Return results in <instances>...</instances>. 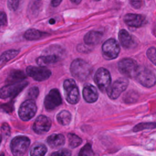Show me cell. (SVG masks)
I'll return each instance as SVG.
<instances>
[{
	"instance_id": "cell-1",
	"label": "cell",
	"mask_w": 156,
	"mask_h": 156,
	"mask_svg": "<svg viewBox=\"0 0 156 156\" xmlns=\"http://www.w3.org/2000/svg\"><path fill=\"white\" fill-rule=\"evenodd\" d=\"M70 71L73 77L79 80L83 81L90 76L91 73V67L85 60L77 58L71 63Z\"/></svg>"
},
{
	"instance_id": "cell-2",
	"label": "cell",
	"mask_w": 156,
	"mask_h": 156,
	"mask_svg": "<svg viewBox=\"0 0 156 156\" xmlns=\"http://www.w3.org/2000/svg\"><path fill=\"white\" fill-rule=\"evenodd\" d=\"M30 141L25 136H17L10 143L11 151L14 156H23L27 151Z\"/></svg>"
},
{
	"instance_id": "cell-3",
	"label": "cell",
	"mask_w": 156,
	"mask_h": 156,
	"mask_svg": "<svg viewBox=\"0 0 156 156\" xmlns=\"http://www.w3.org/2000/svg\"><path fill=\"white\" fill-rule=\"evenodd\" d=\"M65 96L68 102L71 104H77L80 99L78 87L75 81L72 79H68L63 82Z\"/></svg>"
},
{
	"instance_id": "cell-4",
	"label": "cell",
	"mask_w": 156,
	"mask_h": 156,
	"mask_svg": "<svg viewBox=\"0 0 156 156\" xmlns=\"http://www.w3.org/2000/svg\"><path fill=\"white\" fill-rule=\"evenodd\" d=\"M118 68L119 71L124 76L130 78H135L139 66L133 59L125 58L121 59L118 62Z\"/></svg>"
},
{
	"instance_id": "cell-5",
	"label": "cell",
	"mask_w": 156,
	"mask_h": 156,
	"mask_svg": "<svg viewBox=\"0 0 156 156\" xmlns=\"http://www.w3.org/2000/svg\"><path fill=\"white\" fill-rule=\"evenodd\" d=\"M135 79L143 86L150 88L156 83V77L154 73L144 67H140L136 74Z\"/></svg>"
},
{
	"instance_id": "cell-6",
	"label": "cell",
	"mask_w": 156,
	"mask_h": 156,
	"mask_svg": "<svg viewBox=\"0 0 156 156\" xmlns=\"http://www.w3.org/2000/svg\"><path fill=\"white\" fill-rule=\"evenodd\" d=\"M94 82L102 92L107 91L111 84V76L109 71L104 68H99L94 77Z\"/></svg>"
},
{
	"instance_id": "cell-7",
	"label": "cell",
	"mask_w": 156,
	"mask_h": 156,
	"mask_svg": "<svg viewBox=\"0 0 156 156\" xmlns=\"http://www.w3.org/2000/svg\"><path fill=\"white\" fill-rule=\"evenodd\" d=\"M120 48L117 41L113 38L106 40L102 46V53L106 60H113L118 56Z\"/></svg>"
},
{
	"instance_id": "cell-8",
	"label": "cell",
	"mask_w": 156,
	"mask_h": 156,
	"mask_svg": "<svg viewBox=\"0 0 156 156\" xmlns=\"http://www.w3.org/2000/svg\"><path fill=\"white\" fill-rule=\"evenodd\" d=\"M27 85V82L21 81L3 87L0 89V98L6 99L13 98L21 92Z\"/></svg>"
},
{
	"instance_id": "cell-9",
	"label": "cell",
	"mask_w": 156,
	"mask_h": 156,
	"mask_svg": "<svg viewBox=\"0 0 156 156\" xmlns=\"http://www.w3.org/2000/svg\"><path fill=\"white\" fill-rule=\"evenodd\" d=\"M37 112V106L35 101L27 99L23 102L19 109L18 114L23 121H28L34 116Z\"/></svg>"
},
{
	"instance_id": "cell-10",
	"label": "cell",
	"mask_w": 156,
	"mask_h": 156,
	"mask_svg": "<svg viewBox=\"0 0 156 156\" xmlns=\"http://www.w3.org/2000/svg\"><path fill=\"white\" fill-rule=\"evenodd\" d=\"M128 85L129 80L126 78H119L116 80L107 91L108 97L112 99H117L127 88Z\"/></svg>"
},
{
	"instance_id": "cell-11",
	"label": "cell",
	"mask_w": 156,
	"mask_h": 156,
	"mask_svg": "<svg viewBox=\"0 0 156 156\" xmlns=\"http://www.w3.org/2000/svg\"><path fill=\"white\" fill-rule=\"evenodd\" d=\"M28 76L37 81H43L48 79L51 75V71L46 67L29 66L26 68Z\"/></svg>"
},
{
	"instance_id": "cell-12",
	"label": "cell",
	"mask_w": 156,
	"mask_h": 156,
	"mask_svg": "<svg viewBox=\"0 0 156 156\" xmlns=\"http://www.w3.org/2000/svg\"><path fill=\"white\" fill-rule=\"evenodd\" d=\"M62 104V98L57 89H52L46 95L44 105L46 110H52Z\"/></svg>"
},
{
	"instance_id": "cell-13",
	"label": "cell",
	"mask_w": 156,
	"mask_h": 156,
	"mask_svg": "<svg viewBox=\"0 0 156 156\" xmlns=\"http://www.w3.org/2000/svg\"><path fill=\"white\" fill-rule=\"evenodd\" d=\"M51 126V119L44 115H40L35 119L33 130L38 134H43L49 131Z\"/></svg>"
},
{
	"instance_id": "cell-14",
	"label": "cell",
	"mask_w": 156,
	"mask_h": 156,
	"mask_svg": "<svg viewBox=\"0 0 156 156\" xmlns=\"http://www.w3.org/2000/svg\"><path fill=\"white\" fill-rule=\"evenodd\" d=\"M124 23L133 27H140L147 23L146 18L144 16L135 13H127L124 17Z\"/></svg>"
},
{
	"instance_id": "cell-15",
	"label": "cell",
	"mask_w": 156,
	"mask_h": 156,
	"mask_svg": "<svg viewBox=\"0 0 156 156\" xmlns=\"http://www.w3.org/2000/svg\"><path fill=\"white\" fill-rule=\"evenodd\" d=\"M83 97L85 101L88 103H93L97 101L98 98V92L97 89L91 84L85 85L83 91Z\"/></svg>"
},
{
	"instance_id": "cell-16",
	"label": "cell",
	"mask_w": 156,
	"mask_h": 156,
	"mask_svg": "<svg viewBox=\"0 0 156 156\" xmlns=\"http://www.w3.org/2000/svg\"><path fill=\"white\" fill-rule=\"evenodd\" d=\"M118 38L121 45L127 49L132 48L135 46V41L130 34L126 30L121 29L118 34Z\"/></svg>"
},
{
	"instance_id": "cell-17",
	"label": "cell",
	"mask_w": 156,
	"mask_h": 156,
	"mask_svg": "<svg viewBox=\"0 0 156 156\" xmlns=\"http://www.w3.org/2000/svg\"><path fill=\"white\" fill-rule=\"evenodd\" d=\"M61 58L60 54H48L46 55H43L37 58V63L40 66H43L46 65L54 63L60 60Z\"/></svg>"
},
{
	"instance_id": "cell-18",
	"label": "cell",
	"mask_w": 156,
	"mask_h": 156,
	"mask_svg": "<svg viewBox=\"0 0 156 156\" xmlns=\"http://www.w3.org/2000/svg\"><path fill=\"white\" fill-rule=\"evenodd\" d=\"M102 37V33L99 31L91 30L88 32L83 38L84 42L88 45H95L98 44Z\"/></svg>"
},
{
	"instance_id": "cell-19",
	"label": "cell",
	"mask_w": 156,
	"mask_h": 156,
	"mask_svg": "<svg viewBox=\"0 0 156 156\" xmlns=\"http://www.w3.org/2000/svg\"><path fill=\"white\" fill-rule=\"evenodd\" d=\"M65 136L62 134H52L47 138V143L52 148H57L65 143Z\"/></svg>"
},
{
	"instance_id": "cell-20",
	"label": "cell",
	"mask_w": 156,
	"mask_h": 156,
	"mask_svg": "<svg viewBox=\"0 0 156 156\" xmlns=\"http://www.w3.org/2000/svg\"><path fill=\"white\" fill-rule=\"evenodd\" d=\"M25 78L26 76L23 71L20 70H13L9 74L7 80L9 83H13L21 82Z\"/></svg>"
},
{
	"instance_id": "cell-21",
	"label": "cell",
	"mask_w": 156,
	"mask_h": 156,
	"mask_svg": "<svg viewBox=\"0 0 156 156\" xmlns=\"http://www.w3.org/2000/svg\"><path fill=\"white\" fill-rule=\"evenodd\" d=\"M44 35L45 34L44 32H42L38 30L30 29L26 31L24 37L26 40H34L42 38L44 36Z\"/></svg>"
},
{
	"instance_id": "cell-22",
	"label": "cell",
	"mask_w": 156,
	"mask_h": 156,
	"mask_svg": "<svg viewBox=\"0 0 156 156\" xmlns=\"http://www.w3.org/2000/svg\"><path fill=\"white\" fill-rule=\"evenodd\" d=\"M19 52V50L10 49L3 52L0 57V66L15 57L18 54Z\"/></svg>"
},
{
	"instance_id": "cell-23",
	"label": "cell",
	"mask_w": 156,
	"mask_h": 156,
	"mask_svg": "<svg viewBox=\"0 0 156 156\" xmlns=\"http://www.w3.org/2000/svg\"><path fill=\"white\" fill-rule=\"evenodd\" d=\"M57 119L59 124L66 126L69 124L71 120V115L67 110L61 111L57 116Z\"/></svg>"
},
{
	"instance_id": "cell-24",
	"label": "cell",
	"mask_w": 156,
	"mask_h": 156,
	"mask_svg": "<svg viewBox=\"0 0 156 156\" xmlns=\"http://www.w3.org/2000/svg\"><path fill=\"white\" fill-rule=\"evenodd\" d=\"M47 152V147L43 144H37L30 150V156H44Z\"/></svg>"
},
{
	"instance_id": "cell-25",
	"label": "cell",
	"mask_w": 156,
	"mask_h": 156,
	"mask_svg": "<svg viewBox=\"0 0 156 156\" xmlns=\"http://www.w3.org/2000/svg\"><path fill=\"white\" fill-rule=\"evenodd\" d=\"M68 138L69 145L72 148L78 147L82 142V139L74 133H69L68 135Z\"/></svg>"
},
{
	"instance_id": "cell-26",
	"label": "cell",
	"mask_w": 156,
	"mask_h": 156,
	"mask_svg": "<svg viewBox=\"0 0 156 156\" xmlns=\"http://www.w3.org/2000/svg\"><path fill=\"white\" fill-rule=\"evenodd\" d=\"M154 128H156V122H141L136 125L133 127V131L136 132L145 129H152Z\"/></svg>"
},
{
	"instance_id": "cell-27",
	"label": "cell",
	"mask_w": 156,
	"mask_h": 156,
	"mask_svg": "<svg viewBox=\"0 0 156 156\" xmlns=\"http://www.w3.org/2000/svg\"><path fill=\"white\" fill-rule=\"evenodd\" d=\"M146 55L151 62L156 65V48L151 47L147 50Z\"/></svg>"
},
{
	"instance_id": "cell-28",
	"label": "cell",
	"mask_w": 156,
	"mask_h": 156,
	"mask_svg": "<svg viewBox=\"0 0 156 156\" xmlns=\"http://www.w3.org/2000/svg\"><path fill=\"white\" fill-rule=\"evenodd\" d=\"M38 94H39V90L38 87H32L29 90L27 93V96L30 98L29 99L34 100L37 98Z\"/></svg>"
},
{
	"instance_id": "cell-29",
	"label": "cell",
	"mask_w": 156,
	"mask_h": 156,
	"mask_svg": "<svg viewBox=\"0 0 156 156\" xmlns=\"http://www.w3.org/2000/svg\"><path fill=\"white\" fill-rule=\"evenodd\" d=\"M137 96H136V93L135 92H130L129 91L124 96L123 99L125 102L127 103H130V102H135L137 99Z\"/></svg>"
},
{
	"instance_id": "cell-30",
	"label": "cell",
	"mask_w": 156,
	"mask_h": 156,
	"mask_svg": "<svg viewBox=\"0 0 156 156\" xmlns=\"http://www.w3.org/2000/svg\"><path fill=\"white\" fill-rule=\"evenodd\" d=\"M71 152L67 149H62L53 152L51 156H71Z\"/></svg>"
},
{
	"instance_id": "cell-31",
	"label": "cell",
	"mask_w": 156,
	"mask_h": 156,
	"mask_svg": "<svg viewBox=\"0 0 156 156\" xmlns=\"http://www.w3.org/2000/svg\"><path fill=\"white\" fill-rule=\"evenodd\" d=\"M91 147L89 143H87L85 146H84L81 151H80L79 155H85L88 156L91 152Z\"/></svg>"
},
{
	"instance_id": "cell-32",
	"label": "cell",
	"mask_w": 156,
	"mask_h": 156,
	"mask_svg": "<svg viewBox=\"0 0 156 156\" xmlns=\"http://www.w3.org/2000/svg\"><path fill=\"white\" fill-rule=\"evenodd\" d=\"M1 132L4 136H9L10 133V128L7 123H4L1 126Z\"/></svg>"
},
{
	"instance_id": "cell-33",
	"label": "cell",
	"mask_w": 156,
	"mask_h": 156,
	"mask_svg": "<svg viewBox=\"0 0 156 156\" xmlns=\"http://www.w3.org/2000/svg\"><path fill=\"white\" fill-rule=\"evenodd\" d=\"M19 1H8L7 5L8 7L11 10H16L18 7Z\"/></svg>"
},
{
	"instance_id": "cell-34",
	"label": "cell",
	"mask_w": 156,
	"mask_h": 156,
	"mask_svg": "<svg viewBox=\"0 0 156 156\" xmlns=\"http://www.w3.org/2000/svg\"><path fill=\"white\" fill-rule=\"evenodd\" d=\"M7 16L3 12H0V28L7 24Z\"/></svg>"
},
{
	"instance_id": "cell-35",
	"label": "cell",
	"mask_w": 156,
	"mask_h": 156,
	"mask_svg": "<svg viewBox=\"0 0 156 156\" xmlns=\"http://www.w3.org/2000/svg\"><path fill=\"white\" fill-rule=\"evenodd\" d=\"M1 108L3 109V110L7 112H10L13 110V104L12 103H9L8 104H4L1 106Z\"/></svg>"
},
{
	"instance_id": "cell-36",
	"label": "cell",
	"mask_w": 156,
	"mask_h": 156,
	"mask_svg": "<svg viewBox=\"0 0 156 156\" xmlns=\"http://www.w3.org/2000/svg\"><path fill=\"white\" fill-rule=\"evenodd\" d=\"M131 5L134 8L138 9L142 5V1H131L130 2Z\"/></svg>"
},
{
	"instance_id": "cell-37",
	"label": "cell",
	"mask_w": 156,
	"mask_h": 156,
	"mask_svg": "<svg viewBox=\"0 0 156 156\" xmlns=\"http://www.w3.org/2000/svg\"><path fill=\"white\" fill-rule=\"evenodd\" d=\"M61 2H62V1H60V0H54V1H51V4L54 7H57L61 3Z\"/></svg>"
},
{
	"instance_id": "cell-38",
	"label": "cell",
	"mask_w": 156,
	"mask_h": 156,
	"mask_svg": "<svg viewBox=\"0 0 156 156\" xmlns=\"http://www.w3.org/2000/svg\"><path fill=\"white\" fill-rule=\"evenodd\" d=\"M54 23H55V20H54V19H51V20H49V23H50V24H54Z\"/></svg>"
},
{
	"instance_id": "cell-39",
	"label": "cell",
	"mask_w": 156,
	"mask_h": 156,
	"mask_svg": "<svg viewBox=\"0 0 156 156\" xmlns=\"http://www.w3.org/2000/svg\"><path fill=\"white\" fill-rule=\"evenodd\" d=\"M71 2H74V3H76V4H79V3H80L81 1H72Z\"/></svg>"
},
{
	"instance_id": "cell-40",
	"label": "cell",
	"mask_w": 156,
	"mask_h": 156,
	"mask_svg": "<svg viewBox=\"0 0 156 156\" xmlns=\"http://www.w3.org/2000/svg\"><path fill=\"white\" fill-rule=\"evenodd\" d=\"M1 139H2V138H1V136L0 135V144H1Z\"/></svg>"
},
{
	"instance_id": "cell-41",
	"label": "cell",
	"mask_w": 156,
	"mask_h": 156,
	"mask_svg": "<svg viewBox=\"0 0 156 156\" xmlns=\"http://www.w3.org/2000/svg\"><path fill=\"white\" fill-rule=\"evenodd\" d=\"M0 156H4V154H1Z\"/></svg>"
},
{
	"instance_id": "cell-42",
	"label": "cell",
	"mask_w": 156,
	"mask_h": 156,
	"mask_svg": "<svg viewBox=\"0 0 156 156\" xmlns=\"http://www.w3.org/2000/svg\"><path fill=\"white\" fill-rule=\"evenodd\" d=\"M79 156H85V155H79Z\"/></svg>"
}]
</instances>
